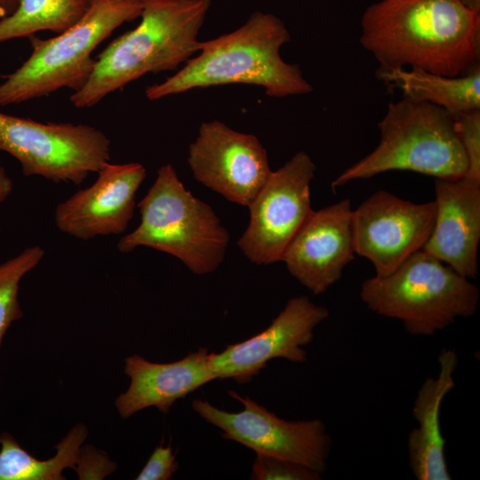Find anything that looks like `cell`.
<instances>
[{
  "mask_svg": "<svg viewBox=\"0 0 480 480\" xmlns=\"http://www.w3.org/2000/svg\"><path fill=\"white\" fill-rule=\"evenodd\" d=\"M359 41L380 70L458 76L479 65L480 13L462 0H381L364 12Z\"/></svg>",
  "mask_w": 480,
  "mask_h": 480,
  "instance_id": "cell-1",
  "label": "cell"
},
{
  "mask_svg": "<svg viewBox=\"0 0 480 480\" xmlns=\"http://www.w3.org/2000/svg\"><path fill=\"white\" fill-rule=\"evenodd\" d=\"M290 40L289 30L278 17L254 12L236 30L200 42L198 54L164 82L148 86L146 97L156 100L230 84L260 86L275 98L308 94L313 87L300 67L280 55L281 47Z\"/></svg>",
  "mask_w": 480,
  "mask_h": 480,
  "instance_id": "cell-2",
  "label": "cell"
},
{
  "mask_svg": "<svg viewBox=\"0 0 480 480\" xmlns=\"http://www.w3.org/2000/svg\"><path fill=\"white\" fill-rule=\"evenodd\" d=\"M139 25L113 40L95 59L84 84L70 96L89 108L148 73L175 70L198 52L197 37L211 0H142Z\"/></svg>",
  "mask_w": 480,
  "mask_h": 480,
  "instance_id": "cell-3",
  "label": "cell"
},
{
  "mask_svg": "<svg viewBox=\"0 0 480 480\" xmlns=\"http://www.w3.org/2000/svg\"><path fill=\"white\" fill-rule=\"evenodd\" d=\"M380 140L370 154L342 172L332 189L388 171H411L443 180L463 178L468 161L454 116L436 105L404 98L390 102L377 124Z\"/></svg>",
  "mask_w": 480,
  "mask_h": 480,
  "instance_id": "cell-4",
  "label": "cell"
},
{
  "mask_svg": "<svg viewBox=\"0 0 480 480\" xmlns=\"http://www.w3.org/2000/svg\"><path fill=\"white\" fill-rule=\"evenodd\" d=\"M138 208L140 223L120 238V252L150 247L178 258L196 275L212 273L222 263L228 230L211 206L186 189L172 164L158 169Z\"/></svg>",
  "mask_w": 480,
  "mask_h": 480,
  "instance_id": "cell-5",
  "label": "cell"
},
{
  "mask_svg": "<svg viewBox=\"0 0 480 480\" xmlns=\"http://www.w3.org/2000/svg\"><path fill=\"white\" fill-rule=\"evenodd\" d=\"M479 288L423 250L392 273L365 280L360 299L374 313L399 320L413 336H432L473 316Z\"/></svg>",
  "mask_w": 480,
  "mask_h": 480,
  "instance_id": "cell-6",
  "label": "cell"
},
{
  "mask_svg": "<svg viewBox=\"0 0 480 480\" xmlns=\"http://www.w3.org/2000/svg\"><path fill=\"white\" fill-rule=\"evenodd\" d=\"M142 6V0H98L81 20L56 36H30V56L0 84V106L64 87L79 90L93 69V50L123 23L140 17Z\"/></svg>",
  "mask_w": 480,
  "mask_h": 480,
  "instance_id": "cell-7",
  "label": "cell"
},
{
  "mask_svg": "<svg viewBox=\"0 0 480 480\" xmlns=\"http://www.w3.org/2000/svg\"><path fill=\"white\" fill-rule=\"evenodd\" d=\"M110 144L88 124L40 123L0 112V150L20 162L25 176L80 185L109 162Z\"/></svg>",
  "mask_w": 480,
  "mask_h": 480,
  "instance_id": "cell-8",
  "label": "cell"
},
{
  "mask_svg": "<svg viewBox=\"0 0 480 480\" xmlns=\"http://www.w3.org/2000/svg\"><path fill=\"white\" fill-rule=\"evenodd\" d=\"M228 395L243 404L242 411L227 412L202 399L193 400L192 409L219 428L223 438L237 442L256 454L296 462L321 474L325 471L332 439L321 420H286L248 396L232 390Z\"/></svg>",
  "mask_w": 480,
  "mask_h": 480,
  "instance_id": "cell-9",
  "label": "cell"
},
{
  "mask_svg": "<svg viewBox=\"0 0 480 480\" xmlns=\"http://www.w3.org/2000/svg\"><path fill=\"white\" fill-rule=\"evenodd\" d=\"M316 165L303 151L271 172L249 204L250 222L237 244L253 263L281 261L283 253L312 212L310 183Z\"/></svg>",
  "mask_w": 480,
  "mask_h": 480,
  "instance_id": "cell-10",
  "label": "cell"
},
{
  "mask_svg": "<svg viewBox=\"0 0 480 480\" xmlns=\"http://www.w3.org/2000/svg\"><path fill=\"white\" fill-rule=\"evenodd\" d=\"M435 216V201L415 204L376 191L353 210L356 254L372 263L375 276H387L423 249Z\"/></svg>",
  "mask_w": 480,
  "mask_h": 480,
  "instance_id": "cell-11",
  "label": "cell"
},
{
  "mask_svg": "<svg viewBox=\"0 0 480 480\" xmlns=\"http://www.w3.org/2000/svg\"><path fill=\"white\" fill-rule=\"evenodd\" d=\"M188 162L196 180L243 206H249L272 172L256 136L217 120L201 124Z\"/></svg>",
  "mask_w": 480,
  "mask_h": 480,
  "instance_id": "cell-12",
  "label": "cell"
},
{
  "mask_svg": "<svg viewBox=\"0 0 480 480\" xmlns=\"http://www.w3.org/2000/svg\"><path fill=\"white\" fill-rule=\"evenodd\" d=\"M328 316L326 308L315 304L306 295L290 299L263 332L242 342L228 345L219 354H210L214 378H230L244 384L271 359L305 363L307 352L303 347L312 342L315 329Z\"/></svg>",
  "mask_w": 480,
  "mask_h": 480,
  "instance_id": "cell-13",
  "label": "cell"
},
{
  "mask_svg": "<svg viewBox=\"0 0 480 480\" xmlns=\"http://www.w3.org/2000/svg\"><path fill=\"white\" fill-rule=\"evenodd\" d=\"M352 215L348 198L312 211L283 253L290 274L315 295L339 281L355 257Z\"/></svg>",
  "mask_w": 480,
  "mask_h": 480,
  "instance_id": "cell-14",
  "label": "cell"
},
{
  "mask_svg": "<svg viewBox=\"0 0 480 480\" xmlns=\"http://www.w3.org/2000/svg\"><path fill=\"white\" fill-rule=\"evenodd\" d=\"M97 180L60 203L54 212L58 229L68 236L90 240L119 235L132 219L135 196L146 177L140 163L105 164Z\"/></svg>",
  "mask_w": 480,
  "mask_h": 480,
  "instance_id": "cell-15",
  "label": "cell"
},
{
  "mask_svg": "<svg viewBox=\"0 0 480 480\" xmlns=\"http://www.w3.org/2000/svg\"><path fill=\"white\" fill-rule=\"evenodd\" d=\"M436 216L423 251L460 275L475 279L480 241V183L436 179Z\"/></svg>",
  "mask_w": 480,
  "mask_h": 480,
  "instance_id": "cell-16",
  "label": "cell"
},
{
  "mask_svg": "<svg viewBox=\"0 0 480 480\" xmlns=\"http://www.w3.org/2000/svg\"><path fill=\"white\" fill-rule=\"evenodd\" d=\"M124 372L131 382L115 402L123 419L151 406L167 413L178 399L215 379L205 348L172 363H153L132 355L125 358Z\"/></svg>",
  "mask_w": 480,
  "mask_h": 480,
  "instance_id": "cell-17",
  "label": "cell"
},
{
  "mask_svg": "<svg viewBox=\"0 0 480 480\" xmlns=\"http://www.w3.org/2000/svg\"><path fill=\"white\" fill-rule=\"evenodd\" d=\"M438 364L437 375L424 380L412 408L418 425L410 432L407 446L410 467L418 480L452 479L445 459L440 411L444 397L455 387L456 350L443 349Z\"/></svg>",
  "mask_w": 480,
  "mask_h": 480,
  "instance_id": "cell-18",
  "label": "cell"
},
{
  "mask_svg": "<svg viewBox=\"0 0 480 480\" xmlns=\"http://www.w3.org/2000/svg\"><path fill=\"white\" fill-rule=\"evenodd\" d=\"M377 76L401 90L404 98L441 107L456 116L480 110V66L458 76H446L420 68L378 69Z\"/></svg>",
  "mask_w": 480,
  "mask_h": 480,
  "instance_id": "cell-19",
  "label": "cell"
},
{
  "mask_svg": "<svg viewBox=\"0 0 480 480\" xmlns=\"http://www.w3.org/2000/svg\"><path fill=\"white\" fill-rule=\"evenodd\" d=\"M87 428L74 426L56 445V454L38 460L24 450L12 435L0 434V480H64V469L75 468Z\"/></svg>",
  "mask_w": 480,
  "mask_h": 480,
  "instance_id": "cell-20",
  "label": "cell"
},
{
  "mask_svg": "<svg viewBox=\"0 0 480 480\" xmlns=\"http://www.w3.org/2000/svg\"><path fill=\"white\" fill-rule=\"evenodd\" d=\"M97 1L20 0L17 10L0 20V43L44 30L60 34L81 20Z\"/></svg>",
  "mask_w": 480,
  "mask_h": 480,
  "instance_id": "cell-21",
  "label": "cell"
},
{
  "mask_svg": "<svg viewBox=\"0 0 480 480\" xmlns=\"http://www.w3.org/2000/svg\"><path fill=\"white\" fill-rule=\"evenodd\" d=\"M44 256V249L36 245L0 264V347L12 324L23 316L18 299L20 282Z\"/></svg>",
  "mask_w": 480,
  "mask_h": 480,
  "instance_id": "cell-22",
  "label": "cell"
},
{
  "mask_svg": "<svg viewBox=\"0 0 480 480\" xmlns=\"http://www.w3.org/2000/svg\"><path fill=\"white\" fill-rule=\"evenodd\" d=\"M453 116L456 132L468 161L467 172L463 178L480 183V110Z\"/></svg>",
  "mask_w": 480,
  "mask_h": 480,
  "instance_id": "cell-23",
  "label": "cell"
},
{
  "mask_svg": "<svg viewBox=\"0 0 480 480\" xmlns=\"http://www.w3.org/2000/svg\"><path fill=\"white\" fill-rule=\"evenodd\" d=\"M321 475L304 465L258 453L252 464L250 478L253 480H319Z\"/></svg>",
  "mask_w": 480,
  "mask_h": 480,
  "instance_id": "cell-24",
  "label": "cell"
},
{
  "mask_svg": "<svg viewBox=\"0 0 480 480\" xmlns=\"http://www.w3.org/2000/svg\"><path fill=\"white\" fill-rule=\"evenodd\" d=\"M116 463L92 445L81 446L74 470L81 480H101L116 471Z\"/></svg>",
  "mask_w": 480,
  "mask_h": 480,
  "instance_id": "cell-25",
  "label": "cell"
},
{
  "mask_svg": "<svg viewBox=\"0 0 480 480\" xmlns=\"http://www.w3.org/2000/svg\"><path fill=\"white\" fill-rule=\"evenodd\" d=\"M179 463L170 444L156 447L136 480H168L178 470Z\"/></svg>",
  "mask_w": 480,
  "mask_h": 480,
  "instance_id": "cell-26",
  "label": "cell"
},
{
  "mask_svg": "<svg viewBox=\"0 0 480 480\" xmlns=\"http://www.w3.org/2000/svg\"><path fill=\"white\" fill-rule=\"evenodd\" d=\"M12 181L7 175L5 169L0 166V203L4 201L12 190Z\"/></svg>",
  "mask_w": 480,
  "mask_h": 480,
  "instance_id": "cell-27",
  "label": "cell"
},
{
  "mask_svg": "<svg viewBox=\"0 0 480 480\" xmlns=\"http://www.w3.org/2000/svg\"><path fill=\"white\" fill-rule=\"evenodd\" d=\"M20 0H0V20L12 15L18 8Z\"/></svg>",
  "mask_w": 480,
  "mask_h": 480,
  "instance_id": "cell-28",
  "label": "cell"
},
{
  "mask_svg": "<svg viewBox=\"0 0 480 480\" xmlns=\"http://www.w3.org/2000/svg\"><path fill=\"white\" fill-rule=\"evenodd\" d=\"M462 2L471 11L480 13V0H462Z\"/></svg>",
  "mask_w": 480,
  "mask_h": 480,
  "instance_id": "cell-29",
  "label": "cell"
},
{
  "mask_svg": "<svg viewBox=\"0 0 480 480\" xmlns=\"http://www.w3.org/2000/svg\"><path fill=\"white\" fill-rule=\"evenodd\" d=\"M115 1H124V0H115Z\"/></svg>",
  "mask_w": 480,
  "mask_h": 480,
  "instance_id": "cell-30",
  "label": "cell"
}]
</instances>
